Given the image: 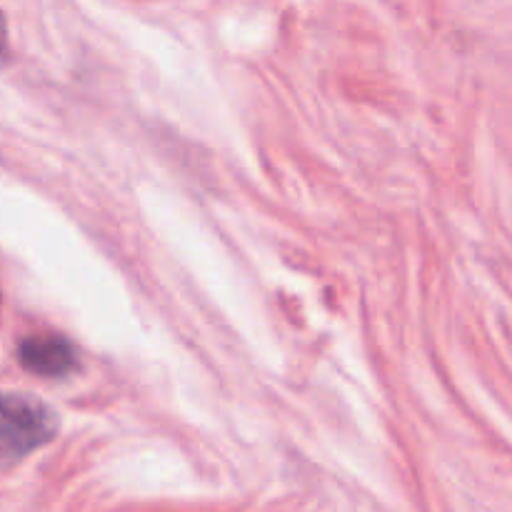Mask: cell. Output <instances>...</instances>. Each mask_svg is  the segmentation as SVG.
<instances>
[{
    "mask_svg": "<svg viewBox=\"0 0 512 512\" xmlns=\"http://www.w3.org/2000/svg\"><path fill=\"white\" fill-rule=\"evenodd\" d=\"M5 20H3V13H0V58L5 55Z\"/></svg>",
    "mask_w": 512,
    "mask_h": 512,
    "instance_id": "3",
    "label": "cell"
},
{
    "mask_svg": "<svg viewBox=\"0 0 512 512\" xmlns=\"http://www.w3.org/2000/svg\"><path fill=\"white\" fill-rule=\"evenodd\" d=\"M20 365L43 378H63L75 368V348L58 335H33L18 348Z\"/></svg>",
    "mask_w": 512,
    "mask_h": 512,
    "instance_id": "2",
    "label": "cell"
},
{
    "mask_svg": "<svg viewBox=\"0 0 512 512\" xmlns=\"http://www.w3.org/2000/svg\"><path fill=\"white\" fill-rule=\"evenodd\" d=\"M58 433V415L25 393L0 395V455L23 458Z\"/></svg>",
    "mask_w": 512,
    "mask_h": 512,
    "instance_id": "1",
    "label": "cell"
}]
</instances>
